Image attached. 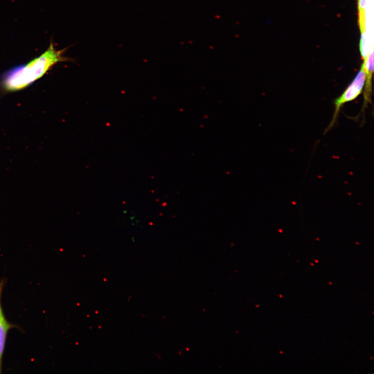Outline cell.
<instances>
[{"instance_id":"cell-4","label":"cell","mask_w":374,"mask_h":374,"mask_svg":"<svg viewBox=\"0 0 374 374\" xmlns=\"http://www.w3.org/2000/svg\"><path fill=\"white\" fill-rule=\"evenodd\" d=\"M1 292V290H0ZM11 326L4 316L0 303V373H1L2 360L4 351L6 335Z\"/></svg>"},{"instance_id":"cell-2","label":"cell","mask_w":374,"mask_h":374,"mask_svg":"<svg viewBox=\"0 0 374 374\" xmlns=\"http://www.w3.org/2000/svg\"><path fill=\"white\" fill-rule=\"evenodd\" d=\"M366 80V73L362 64L355 79L345 89L343 93L334 101L335 112L333 119L328 128L327 131L330 130L336 122L338 116L342 106L348 102L357 99L363 93ZM326 131V132H327Z\"/></svg>"},{"instance_id":"cell-1","label":"cell","mask_w":374,"mask_h":374,"mask_svg":"<svg viewBox=\"0 0 374 374\" xmlns=\"http://www.w3.org/2000/svg\"><path fill=\"white\" fill-rule=\"evenodd\" d=\"M67 49L57 50L51 42L40 56L26 64L12 68L3 75L1 85L7 92H16L27 87L40 79L58 63L70 61L64 56Z\"/></svg>"},{"instance_id":"cell-3","label":"cell","mask_w":374,"mask_h":374,"mask_svg":"<svg viewBox=\"0 0 374 374\" xmlns=\"http://www.w3.org/2000/svg\"><path fill=\"white\" fill-rule=\"evenodd\" d=\"M363 65L366 73L364 91V108H365L368 103L371 101L373 89V74L374 72V49L371 51V52L368 57L364 59Z\"/></svg>"}]
</instances>
